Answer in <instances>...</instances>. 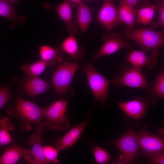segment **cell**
<instances>
[{
	"mask_svg": "<svg viewBox=\"0 0 164 164\" xmlns=\"http://www.w3.org/2000/svg\"><path fill=\"white\" fill-rule=\"evenodd\" d=\"M71 5L69 0H65L59 5L52 8L57 12L70 35L75 36L78 33L76 21L73 19Z\"/></svg>",
	"mask_w": 164,
	"mask_h": 164,
	"instance_id": "cell-15",
	"label": "cell"
},
{
	"mask_svg": "<svg viewBox=\"0 0 164 164\" xmlns=\"http://www.w3.org/2000/svg\"><path fill=\"white\" fill-rule=\"evenodd\" d=\"M60 47L62 50L71 56L75 60L84 62L85 51L79 46L74 36L70 35L62 42Z\"/></svg>",
	"mask_w": 164,
	"mask_h": 164,
	"instance_id": "cell-16",
	"label": "cell"
},
{
	"mask_svg": "<svg viewBox=\"0 0 164 164\" xmlns=\"http://www.w3.org/2000/svg\"><path fill=\"white\" fill-rule=\"evenodd\" d=\"M118 10L120 19L123 24H125L126 28H134L136 18V9L135 8L124 0H120Z\"/></svg>",
	"mask_w": 164,
	"mask_h": 164,
	"instance_id": "cell-20",
	"label": "cell"
},
{
	"mask_svg": "<svg viewBox=\"0 0 164 164\" xmlns=\"http://www.w3.org/2000/svg\"><path fill=\"white\" fill-rule=\"evenodd\" d=\"M111 83L114 87L124 86L133 88L147 89L149 85L142 73L141 70L130 64H121L120 70Z\"/></svg>",
	"mask_w": 164,
	"mask_h": 164,
	"instance_id": "cell-6",
	"label": "cell"
},
{
	"mask_svg": "<svg viewBox=\"0 0 164 164\" xmlns=\"http://www.w3.org/2000/svg\"><path fill=\"white\" fill-rule=\"evenodd\" d=\"M50 85L47 81L36 77H28L24 87V91L31 97L36 96L47 91Z\"/></svg>",
	"mask_w": 164,
	"mask_h": 164,
	"instance_id": "cell-17",
	"label": "cell"
},
{
	"mask_svg": "<svg viewBox=\"0 0 164 164\" xmlns=\"http://www.w3.org/2000/svg\"></svg>",
	"mask_w": 164,
	"mask_h": 164,
	"instance_id": "cell-35",
	"label": "cell"
},
{
	"mask_svg": "<svg viewBox=\"0 0 164 164\" xmlns=\"http://www.w3.org/2000/svg\"><path fill=\"white\" fill-rule=\"evenodd\" d=\"M123 35L125 41H132L138 44L142 50L148 53L159 52L164 45V33L156 31L150 28L125 29Z\"/></svg>",
	"mask_w": 164,
	"mask_h": 164,
	"instance_id": "cell-2",
	"label": "cell"
},
{
	"mask_svg": "<svg viewBox=\"0 0 164 164\" xmlns=\"http://www.w3.org/2000/svg\"><path fill=\"white\" fill-rule=\"evenodd\" d=\"M97 19L104 28L107 34L110 33L112 29L118 26L123 24L113 0H104Z\"/></svg>",
	"mask_w": 164,
	"mask_h": 164,
	"instance_id": "cell-11",
	"label": "cell"
},
{
	"mask_svg": "<svg viewBox=\"0 0 164 164\" xmlns=\"http://www.w3.org/2000/svg\"><path fill=\"white\" fill-rule=\"evenodd\" d=\"M118 149L121 154L119 156L115 164H132L141 155L136 133L133 127L124 135L109 142Z\"/></svg>",
	"mask_w": 164,
	"mask_h": 164,
	"instance_id": "cell-4",
	"label": "cell"
},
{
	"mask_svg": "<svg viewBox=\"0 0 164 164\" xmlns=\"http://www.w3.org/2000/svg\"><path fill=\"white\" fill-rule=\"evenodd\" d=\"M136 134L140 149L146 157L150 158L154 154L164 150L162 132L159 134H153L145 127Z\"/></svg>",
	"mask_w": 164,
	"mask_h": 164,
	"instance_id": "cell-9",
	"label": "cell"
},
{
	"mask_svg": "<svg viewBox=\"0 0 164 164\" xmlns=\"http://www.w3.org/2000/svg\"><path fill=\"white\" fill-rule=\"evenodd\" d=\"M29 152L27 148L14 144L8 147L0 158V164H14Z\"/></svg>",
	"mask_w": 164,
	"mask_h": 164,
	"instance_id": "cell-19",
	"label": "cell"
},
{
	"mask_svg": "<svg viewBox=\"0 0 164 164\" xmlns=\"http://www.w3.org/2000/svg\"><path fill=\"white\" fill-rule=\"evenodd\" d=\"M104 43L97 52L92 56L93 62L100 57L110 55L123 48H129L132 45L123 40L122 35L119 33H109L102 35Z\"/></svg>",
	"mask_w": 164,
	"mask_h": 164,
	"instance_id": "cell-10",
	"label": "cell"
},
{
	"mask_svg": "<svg viewBox=\"0 0 164 164\" xmlns=\"http://www.w3.org/2000/svg\"><path fill=\"white\" fill-rule=\"evenodd\" d=\"M70 2L71 6L76 7L77 5L82 2V0H69Z\"/></svg>",
	"mask_w": 164,
	"mask_h": 164,
	"instance_id": "cell-33",
	"label": "cell"
},
{
	"mask_svg": "<svg viewBox=\"0 0 164 164\" xmlns=\"http://www.w3.org/2000/svg\"><path fill=\"white\" fill-rule=\"evenodd\" d=\"M40 60L46 63L48 67H53L62 60L63 51L60 47L54 48L48 45H43L39 51Z\"/></svg>",
	"mask_w": 164,
	"mask_h": 164,
	"instance_id": "cell-18",
	"label": "cell"
},
{
	"mask_svg": "<svg viewBox=\"0 0 164 164\" xmlns=\"http://www.w3.org/2000/svg\"><path fill=\"white\" fill-rule=\"evenodd\" d=\"M67 105V101L61 99L45 107L42 121L43 126L56 132H63L69 128L70 121L65 115Z\"/></svg>",
	"mask_w": 164,
	"mask_h": 164,
	"instance_id": "cell-3",
	"label": "cell"
},
{
	"mask_svg": "<svg viewBox=\"0 0 164 164\" xmlns=\"http://www.w3.org/2000/svg\"><path fill=\"white\" fill-rule=\"evenodd\" d=\"M158 14L156 21L152 22L150 28L153 29L158 27L164 28V0H156Z\"/></svg>",
	"mask_w": 164,
	"mask_h": 164,
	"instance_id": "cell-27",
	"label": "cell"
},
{
	"mask_svg": "<svg viewBox=\"0 0 164 164\" xmlns=\"http://www.w3.org/2000/svg\"><path fill=\"white\" fill-rule=\"evenodd\" d=\"M48 67L45 62L40 60L37 62L23 64L20 67L27 77H36L41 74Z\"/></svg>",
	"mask_w": 164,
	"mask_h": 164,
	"instance_id": "cell-24",
	"label": "cell"
},
{
	"mask_svg": "<svg viewBox=\"0 0 164 164\" xmlns=\"http://www.w3.org/2000/svg\"><path fill=\"white\" fill-rule=\"evenodd\" d=\"M128 4L135 7H139L143 6L142 4L146 5L149 4L145 0H124Z\"/></svg>",
	"mask_w": 164,
	"mask_h": 164,
	"instance_id": "cell-32",
	"label": "cell"
},
{
	"mask_svg": "<svg viewBox=\"0 0 164 164\" xmlns=\"http://www.w3.org/2000/svg\"><path fill=\"white\" fill-rule=\"evenodd\" d=\"M157 10L155 3L143 5L136 9V23L147 25L152 22Z\"/></svg>",
	"mask_w": 164,
	"mask_h": 164,
	"instance_id": "cell-22",
	"label": "cell"
},
{
	"mask_svg": "<svg viewBox=\"0 0 164 164\" xmlns=\"http://www.w3.org/2000/svg\"><path fill=\"white\" fill-rule=\"evenodd\" d=\"M91 117L90 114L86 120L70 128L64 136L57 140L56 147L59 151L70 147L76 142L89 124Z\"/></svg>",
	"mask_w": 164,
	"mask_h": 164,
	"instance_id": "cell-13",
	"label": "cell"
},
{
	"mask_svg": "<svg viewBox=\"0 0 164 164\" xmlns=\"http://www.w3.org/2000/svg\"><path fill=\"white\" fill-rule=\"evenodd\" d=\"M76 7V22L79 28L80 33H86L93 19L91 9L85 3L82 2Z\"/></svg>",
	"mask_w": 164,
	"mask_h": 164,
	"instance_id": "cell-21",
	"label": "cell"
},
{
	"mask_svg": "<svg viewBox=\"0 0 164 164\" xmlns=\"http://www.w3.org/2000/svg\"><path fill=\"white\" fill-rule=\"evenodd\" d=\"M14 125L8 118L3 117L0 118V145L13 144L12 139L9 131L14 129Z\"/></svg>",
	"mask_w": 164,
	"mask_h": 164,
	"instance_id": "cell-23",
	"label": "cell"
},
{
	"mask_svg": "<svg viewBox=\"0 0 164 164\" xmlns=\"http://www.w3.org/2000/svg\"><path fill=\"white\" fill-rule=\"evenodd\" d=\"M153 95L156 98L164 97V72L162 71L156 77L152 88Z\"/></svg>",
	"mask_w": 164,
	"mask_h": 164,
	"instance_id": "cell-25",
	"label": "cell"
},
{
	"mask_svg": "<svg viewBox=\"0 0 164 164\" xmlns=\"http://www.w3.org/2000/svg\"><path fill=\"white\" fill-rule=\"evenodd\" d=\"M82 68L86 76L94 96L95 104L99 101L104 106L108 98L110 81L99 73L94 67L92 62L82 63Z\"/></svg>",
	"mask_w": 164,
	"mask_h": 164,
	"instance_id": "cell-5",
	"label": "cell"
},
{
	"mask_svg": "<svg viewBox=\"0 0 164 164\" xmlns=\"http://www.w3.org/2000/svg\"><path fill=\"white\" fill-rule=\"evenodd\" d=\"M157 101V98L151 95L138 96L130 101L117 103L128 115L139 121L144 117L149 108L156 105Z\"/></svg>",
	"mask_w": 164,
	"mask_h": 164,
	"instance_id": "cell-8",
	"label": "cell"
},
{
	"mask_svg": "<svg viewBox=\"0 0 164 164\" xmlns=\"http://www.w3.org/2000/svg\"><path fill=\"white\" fill-rule=\"evenodd\" d=\"M9 3H14L16 2L19 0H5Z\"/></svg>",
	"mask_w": 164,
	"mask_h": 164,
	"instance_id": "cell-34",
	"label": "cell"
},
{
	"mask_svg": "<svg viewBox=\"0 0 164 164\" xmlns=\"http://www.w3.org/2000/svg\"><path fill=\"white\" fill-rule=\"evenodd\" d=\"M92 148L94 159L97 164H107L110 161L111 157L104 149L96 145H93Z\"/></svg>",
	"mask_w": 164,
	"mask_h": 164,
	"instance_id": "cell-26",
	"label": "cell"
},
{
	"mask_svg": "<svg viewBox=\"0 0 164 164\" xmlns=\"http://www.w3.org/2000/svg\"><path fill=\"white\" fill-rule=\"evenodd\" d=\"M43 138L41 134L36 132L29 137L28 144L31 146L28 154L24 157V159L31 164H48L44 155L42 142Z\"/></svg>",
	"mask_w": 164,
	"mask_h": 164,
	"instance_id": "cell-14",
	"label": "cell"
},
{
	"mask_svg": "<svg viewBox=\"0 0 164 164\" xmlns=\"http://www.w3.org/2000/svg\"><path fill=\"white\" fill-rule=\"evenodd\" d=\"M78 68V63L74 61L64 62L58 66L53 75L51 80L56 94H63L67 91Z\"/></svg>",
	"mask_w": 164,
	"mask_h": 164,
	"instance_id": "cell-7",
	"label": "cell"
},
{
	"mask_svg": "<svg viewBox=\"0 0 164 164\" xmlns=\"http://www.w3.org/2000/svg\"><path fill=\"white\" fill-rule=\"evenodd\" d=\"M0 16L13 21L16 19V14L13 7L5 0H0Z\"/></svg>",
	"mask_w": 164,
	"mask_h": 164,
	"instance_id": "cell-28",
	"label": "cell"
},
{
	"mask_svg": "<svg viewBox=\"0 0 164 164\" xmlns=\"http://www.w3.org/2000/svg\"><path fill=\"white\" fill-rule=\"evenodd\" d=\"M43 152L44 157L48 163H58L57 159L59 151L56 147L50 145L43 146Z\"/></svg>",
	"mask_w": 164,
	"mask_h": 164,
	"instance_id": "cell-29",
	"label": "cell"
},
{
	"mask_svg": "<svg viewBox=\"0 0 164 164\" xmlns=\"http://www.w3.org/2000/svg\"><path fill=\"white\" fill-rule=\"evenodd\" d=\"M159 52L148 53L143 50H133L126 56L127 61L133 67L141 70L144 66L149 69L157 65V57Z\"/></svg>",
	"mask_w": 164,
	"mask_h": 164,
	"instance_id": "cell-12",
	"label": "cell"
},
{
	"mask_svg": "<svg viewBox=\"0 0 164 164\" xmlns=\"http://www.w3.org/2000/svg\"><path fill=\"white\" fill-rule=\"evenodd\" d=\"M11 94L8 85H0V109L10 101Z\"/></svg>",
	"mask_w": 164,
	"mask_h": 164,
	"instance_id": "cell-30",
	"label": "cell"
},
{
	"mask_svg": "<svg viewBox=\"0 0 164 164\" xmlns=\"http://www.w3.org/2000/svg\"><path fill=\"white\" fill-rule=\"evenodd\" d=\"M147 162L152 164H164V150L158 152L149 158Z\"/></svg>",
	"mask_w": 164,
	"mask_h": 164,
	"instance_id": "cell-31",
	"label": "cell"
},
{
	"mask_svg": "<svg viewBox=\"0 0 164 164\" xmlns=\"http://www.w3.org/2000/svg\"><path fill=\"white\" fill-rule=\"evenodd\" d=\"M15 102L10 105L6 110L9 117L16 118L19 123L20 128L24 131H31L32 126H35V132L42 134L44 131L42 121L45 107H41L35 103L26 100L13 94Z\"/></svg>",
	"mask_w": 164,
	"mask_h": 164,
	"instance_id": "cell-1",
	"label": "cell"
}]
</instances>
